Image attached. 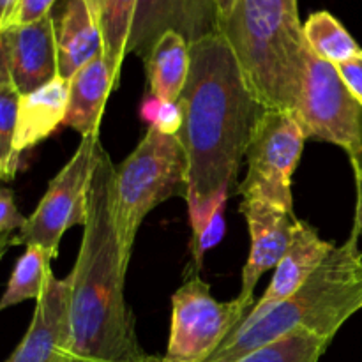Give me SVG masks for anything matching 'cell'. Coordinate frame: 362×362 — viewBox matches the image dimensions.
<instances>
[{
	"instance_id": "6da1fadb",
	"label": "cell",
	"mask_w": 362,
	"mask_h": 362,
	"mask_svg": "<svg viewBox=\"0 0 362 362\" xmlns=\"http://www.w3.org/2000/svg\"><path fill=\"white\" fill-rule=\"evenodd\" d=\"M179 106L182 126L177 136L187 163V205L237 193L247 145L267 108L251 92L221 32L189 46V74Z\"/></svg>"
},
{
	"instance_id": "7a4b0ae2",
	"label": "cell",
	"mask_w": 362,
	"mask_h": 362,
	"mask_svg": "<svg viewBox=\"0 0 362 362\" xmlns=\"http://www.w3.org/2000/svg\"><path fill=\"white\" fill-rule=\"evenodd\" d=\"M127 264L115 226V165L99 148L76 264L69 272V349L95 362H145L126 304Z\"/></svg>"
},
{
	"instance_id": "3957f363",
	"label": "cell",
	"mask_w": 362,
	"mask_h": 362,
	"mask_svg": "<svg viewBox=\"0 0 362 362\" xmlns=\"http://www.w3.org/2000/svg\"><path fill=\"white\" fill-rule=\"evenodd\" d=\"M361 233L362 226L354 221L349 239L334 246L296 293L281 303L253 308L207 362H235L297 329L332 341L346 320L362 310Z\"/></svg>"
},
{
	"instance_id": "277c9868",
	"label": "cell",
	"mask_w": 362,
	"mask_h": 362,
	"mask_svg": "<svg viewBox=\"0 0 362 362\" xmlns=\"http://www.w3.org/2000/svg\"><path fill=\"white\" fill-rule=\"evenodd\" d=\"M219 32L255 98L265 108L297 112L308 52L297 0H235Z\"/></svg>"
},
{
	"instance_id": "5b68a950",
	"label": "cell",
	"mask_w": 362,
	"mask_h": 362,
	"mask_svg": "<svg viewBox=\"0 0 362 362\" xmlns=\"http://www.w3.org/2000/svg\"><path fill=\"white\" fill-rule=\"evenodd\" d=\"M186 177L187 163L179 136L152 126L115 168V226L127 265L144 219L163 202L184 197Z\"/></svg>"
},
{
	"instance_id": "8992f818",
	"label": "cell",
	"mask_w": 362,
	"mask_h": 362,
	"mask_svg": "<svg viewBox=\"0 0 362 362\" xmlns=\"http://www.w3.org/2000/svg\"><path fill=\"white\" fill-rule=\"evenodd\" d=\"M306 140L297 112L265 110L247 145V172L237 187L243 200H264L293 212L292 177Z\"/></svg>"
},
{
	"instance_id": "52a82bcc",
	"label": "cell",
	"mask_w": 362,
	"mask_h": 362,
	"mask_svg": "<svg viewBox=\"0 0 362 362\" xmlns=\"http://www.w3.org/2000/svg\"><path fill=\"white\" fill-rule=\"evenodd\" d=\"M297 115L308 138L329 141L346 152L362 186V103L349 90L334 64L308 48L306 74Z\"/></svg>"
},
{
	"instance_id": "ba28073f",
	"label": "cell",
	"mask_w": 362,
	"mask_h": 362,
	"mask_svg": "<svg viewBox=\"0 0 362 362\" xmlns=\"http://www.w3.org/2000/svg\"><path fill=\"white\" fill-rule=\"evenodd\" d=\"M101 147L99 133L81 138L73 158L49 180L45 197L14 235V246H41L57 258L64 233L83 226L87 218L88 191Z\"/></svg>"
},
{
	"instance_id": "9c48e42d",
	"label": "cell",
	"mask_w": 362,
	"mask_h": 362,
	"mask_svg": "<svg viewBox=\"0 0 362 362\" xmlns=\"http://www.w3.org/2000/svg\"><path fill=\"white\" fill-rule=\"evenodd\" d=\"M251 311L237 297L216 300L200 274H191L172 297V327L161 362H207Z\"/></svg>"
},
{
	"instance_id": "30bf717a",
	"label": "cell",
	"mask_w": 362,
	"mask_h": 362,
	"mask_svg": "<svg viewBox=\"0 0 362 362\" xmlns=\"http://www.w3.org/2000/svg\"><path fill=\"white\" fill-rule=\"evenodd\" d=\"M216 0H138L126 55H148L152 46L165 32H177L194 45L200 39L219 32Z\"/></svg>"
},
{
	"instance_id": "8fae6325",
	"label": "cell",
	"mask_w": 362,
	"mask_h": 362,
	"mask_svg": "<svg viewBox=\"0 0 362 362\" xmlns=\"http://www.w3.org/2000/svg\"><path fill=\"white\" fill-rule=\"evenodd\" d=\"M240 212L246 218L250 230V257L243 269V283L237 299L255 308V288L262 276L281 262L292 243L299 218L296 212L274 207L264 200H243Z\"/></svg>"
},
{
	"instance_id": "7c38bea8",
	"label": "cell",
	"mask_w": 362,
	"mask_h": 362,
	"mask_svg": "<svg viewBox=\"0 0 362 362\" xmlns=\"http://www.w3.org/2000/svg\"><path fill=\"white\" fill-rule=\"evenodd\" d=\"M69 276L52 274L35 300L30 327L6 362H57L69 349Z\"/></svg>"
},
{
	"instance_id": "4fadbf2b",
	"label": "cell",
	"mask_w": 362,
	"mask_h": 362,
	"mask_svg": "<svg viewBox=\"0 0 362 362\" xmlns=\"http://www.w3.org/2000/svg\"><path fill=\"white\" fill-rule=\"evenodd\" d=\"M11 81L20 95L34 92L59 76V55L53 14L4 30Z\"/></svg>"
},
{
	"instance_id": "5bb4252c",
	"label": "cell",
	"mask_w": 362,
	"mask_h": 362,
	"mask_svg": "<svg viewBox=\"0 0 362 362\" xmlns=\"http://www.w3.org/2000/svg\"><path fill=\"white\" fill-rule=\"evenodd\" d=\"M53 9L59 76L69 81L78 69L103 55V37L87 0H59Z\"/></svg>"
},
{
	"instance_id": "9a60e30c",
	"label": "cell",
	"mask_w": 362,
	"mask_h": 362,
	"mask_svg": "<svg viewBox=\"0 0 362 362\" xmlns=\"http://www.w3.org/2000/svg\"><path fill=\"white\" fill-rule=\"evenodd\" d=\"M332 250L334 244L320 239L313 226L299 219L285 257L276 265L271 285L257 300L255 308H265L288 299L320 267Z\"/></svg>"
},
{
	"instance_id": "2e32d148",
	"label": "cell",
	"mask_w": 362,
	"mask_h": 362,
	"mask_svg": "<svg viewBox=\"0 0 362 362\" xmlns=\"http://www.w3.org/2000/svg\"><path fill=\"white\" fill-rule=\"evenodd\" d=\"M69 99V81L62 76L53 78L49 83L28 94L20 95L18 122L14 134V152L23 154L49 136L62 126Z\"/></svg>"
},
{
	"instance_id": "e0dca14e",
	"label": "cell",
	"mask_w": 362,
	"mask_h": 362,
	"mask_svg": "<svg viewBox=\"0 0 362 362\" xmlns=\"http://www.w3.org/2000/svg\"><path fill=\"white\" fill-rule=\"evenodd\" d=\"M113 88L115 83L105 55H98L85 64L69 80V99L64 126L73 127L81 138L99 133L103 110Z\"/></svg>"
},
{
	"instance_id": "ac0fdd59",
	"label": "cell",
	"mask_w": 362,
	"mask_h": 362,
	"mask_svg": "<svg viewBox=\"0 0 362 362\" xmlns=\"http://www.w3.org/2000/svg\"><path fill=\"white\" fill-rule=\"evenodd\" d=\"M151 95L179 103L189 74V45L177 32H165L144 59Z\"/></svg>"
},
{
	"instance_id": "d6986e66",
	"label": "cell",
	"mask_w": 362,
	"mask_h": 362,
	"mask_svg": "<svg viewBox=\"0 0 362 362\" xmlns=\"http://www.w3.org/2000/svg\"><path fill=\"white\" fill-rule=\"evenodd\" d=\"M103 37V55L112 71L113 83H119L133 27L138 0H87Z\"/></svg>"
},
{
	"instance_id": "ffe728a7",
	"label": "cell",
	"mask_w": 362,
	"mask_h": 362,
	"mask_svg": "<svg viewBox=\"0 0 362 362\" xmlns=\"http://www.w3.org/2000/svg\"><path fill=\"white\" fill-rule=\"evenodd\" d=\"M53 257L41 246H27L25 253L18 258L6 292L0 297V311L13 308L25 300H37L46 288L52 272Z\"/></svg>"
},
{
	"instance_id": "44dd1931",
	"label": "cell",
	"mask_w": 362,
	"mask_h": 362,
	"mask_svg": "<svg viewBox=\"0 0 362 362\" xmlns=\"http://www.w3.org/2000/svg\"><path fill=\"white\" fill-rule=\"evenodd\" d=\"M306 45L318 59L339 66L361 52L356 39L350 35L338 18L327 11L313 13L303 25Z\"/></svg>"
},
{
	"instance_id": "7402d4cb",
	"label": "cell",
	"mask_w": 362,
	"mask_h": 362,
	"mask_svg": "<svg viewBox=\"0 0 362 362\" xmlns=\"http://www.w3.org/2000/svg\"><path fill=\"white\" fill-rule=\"evenodd\" d=\"M329 343L306 329H297L235 362H320Z\"/></svg>"
},
{
	"instance_id": "603a6c76",
	"label": "cell",
	"mask_w": 362,
	"mask_h": 362,
	"mask_svg": "<svg viewBox=\"0 0 362 362\" xmlns=\"http://www.w3.org/2000/svg\"><path fill=\"white\" fill-rule=\"evenodd\" d=\"M20 92L11 80L0 85V161L7 180H13L20 166V156L14 152V134L18 122Z\"/></svg>"
},
{
	"instance_id": "cb8c5ba5",
	"label": "cell",
	"mask_w": 362,
	"mask_h": 362,
	"mask_svg": "<svg viewBox=\"0 0 362 362\" xmlns=\"http://www.w3.org/2000/svg\"><path fill=\"white\" fill-rule=\"evenodd\" d=\"M141 117L145 122L166 134H179L182 126V112L179 103L161 101L152 95L141 106Z\"/></svg>"
},
{
	"instance_id": "d4e9b609",
	"label": "cell",
	"mask_w": 362,
	"mask_h": 362,
	"mask_svg": "<svg viewBox=\"0 0 362 362\" xmlns=\"http://www.w3.org/2000/svg\"><path fill=\"white\" fill-rule=\"evenodd\" d=\"M59 0H11L9 13H7L4 28L21 27V25H30L42 20L48 14H52L53 7Z\"/></svg>"
},
{
	"instance_id": "484cf974",
	"label": "cell",
	"mask_w": 362,
	"mask_h": 362,
	"mask_svg": "<svg viewBox=\"0 0 362 362\" xmlns=\"http://www.w3.org/2000/svg\"><path fill=\"white\" fill-rule=\"evenodd\" d=\"M23 216L14 204L13 191L0 187V240L13 235L14 230H20L25 225Z\"/></svg>"
},
{
	"instance_id": "4316f807",
	"label": "cell",
	"mask_w": 362,
	"mask_h": 362,
	"mask_svg": "<svg viewBox=\"0 0 362 362\" xmlns=\"http://www.w3.org/2000/svg\"><path fill=\"white\" fill-rule=\"evenodd\" d=\"M336 69H338L343 83L362 103V49L359 53H356L352 59L336 66Z\"/></svg>"
},
{
	"instance_id": "83f0119b",
	"label": "cell",
	"mask_w": 362,
	"mask_h": 362,
	"mask_svg": "<svg viewBox=\"0 0 362 362\" xmlns=\"http://www.w3.org/2000/svg\"><path fill=\"white\" fill-rule=\"evenodd\" d=\"M7 80H11L9 60H7L6 35H4V30H0V85Z\"/></svg>"
},
{
	"instance_id": "f1b7e54d",
	"label": "cell",
	"mask_w": 362,
	"mask_h": 362,
	"mask_svg": "<svg viewBox=\"0 0 362 362\" xmlns=\"http://www.w3.org/2000/svg\"><path fill=\"white\" fill-rule=\"evenodd\" d=\"M233 4H235V0H216V6H218L219 18H221V21L225 20L230 13H232Z\"/></svg>"
},
{
	"instance_id": "f546056e",
	"label": "cell",
	"mask_w": 362,
	"mask_h": 362,
	"mask_svg": "<svg viewBox=\"0 0 362 362\" xmlns=\"http://www.w3.org/2000/svg\"><path fill=\"white\" fill-rule=\"evenodd\" d=\"M356 187H357V204H356V218H354V221L362 226V186H356Z\"/></svg>"
},
{
	"instance_id": "4dcf8cb0",
	"label": "cell",
	"mask_w": 362,
	"mask_h": 362,
	"mask_svg": "<svg viewBox=\"0 0 362 362\" xmlns=\"http://www.w3.org/2000/svg\"><path fill=\"white\" fill-rule=\"evenodd\" d=\"M11 0H0V30L4 28V21H6L7 13H9Z\"/></svg>"
},
{
	"instance_id": "1f68e13d",
	"label": "cell",
	"mask_w": 362,
	"mask_h": 362,
	"mask_svg": "<svg viewBox=\"0 0 362 362\" xmlns=\"http://www.w3.org/2000/svg\"><path fill=\"white\" fill-rule=\"evenodd\" d=\"M57 362H95V361H88V359H81V357H74L71 354H64Z\"/></svg>"
},
{
	"instance_id": "d6a6232c",
	"label": "cell",
	"mask_w": 362,
	"mask_h": 362,
	"mask_svg": "<svg viewBox=\"0 0 362 362\" xmlns=\"http://www.w3.org/2000/svg\"><path fill=\"white\" fill-rule=\"evenodd\" d=\"M0 180H7L6 170H4V166H2V161H0Z\"/></svg>"
},
{
	"instance_id": "836d02e7",
	"label": "cell",
	"mask_w": 362,
	"mask_h": 362,
	"mask_svg": "<svg viewBox=\"0 0 362 362\" xmlns=\"http://www.w3.org/2000/svg\"><path fill=\"white\" fill-rule=\"evenodd\" d=\"M145 362H161V359H158V357H152V356H151Z\"/></svg>"
}]
</instances>
